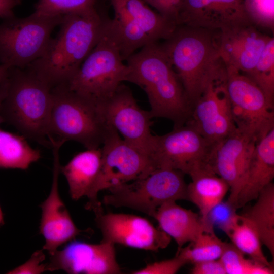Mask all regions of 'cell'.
<instances>
[{
    "label": "cell",
    "instance_id": "8992f818",
    "mask_svg": "<svg viewBox=\"0 0 274 274\" xmlns=\"http://www.w3.org/2000/svg\"><path fill=\"white\" fill-rule=\"evenodd\" d=\"M128 74V67L107 20L99 41L65 84L71 91L98 105L127 81Z\"/></svg>",
    "mask_w": 274,
    "mask_h": 274
},
{
    "label": "cell",
    "instance_id": "ab89813d",
    "mask_svg": "<svg viewBox=\"0 0 274 274\" xmlns=\"http://www.w3.org/2000/svg\"><path fill=\"white\" fill-rule=\"evenodd\" d=\"M9 69L7 67L0 64V83L7 76Z\"/></svg>",
    "mask_w": 274,
    "mask_h": 274
},
{
    "label": "cell",
    "instance_id": "e575fe53",
    "mask_svg": "<svg viewBox=\"0 0 274 274\" xmlns=\"http://www.w3.org/2000/svg\"><path fill=\"white\" fill-rule=\"evenodd\" d=\"M45 255L42 250L35 252L24 263L10 270L8 273L40 274L48 271L47 264L44 263Z\"/></svg>",
    "mask_w": 274,
    "mask_h": 274
},
{
    "label": "cell",
    "instance_id": "30bf717a",
    "mask_svg": "<svg viewBox=\"0 0 274 274\" xmlns=\"http://www.w3.org/2000/svg\"><path fill=\"white\" fill-rule=\"evenodd\" d=\"M62 17L33 12L24 18L4 19L0 24V64L24 68L40 58Z\"/></svg>",
    "mask_w": 274,
    "mask_h": 274
},
{
    "label": "cell",
    "instance_id": "8d00e7d4",
    "mask_svg": "<svg viewBox=\"0 0 274 274\" xmlns=\"http://www.w3.org/2000/svg\"><path fill=\"white\" fill-rule=\"evenodd\" d=\"M191 271L193 274H226L219 259L194 263Z\"/></svg>",
    "mask_w": 274,
    "mask_h": 274
},
{
    "label": "cell",
    "instance_id": "7c38bea8",
    "mask_svg": "<svg viewBox=\"0 0 274 274\" xmlns=\"http://www.w3.org/2000/svg\"><path fill=\"white\" fill-rule=\"evenodd\" d=\"M101 148L100 172L87 196L86 208L93 211L102 207L97 197L100 191L141 179L155 169L150 158L125 141L114 128Z\"/></svg>",
    "mask_w": 274,
    "mask_h": 274
},
{
    "label": "cell",
    "instance_id": "2e32d148",
    "mask_svg": "<svg viewBox=\"0 0 274 274\" xmlns=\"http://www.w3.org/2000/svg\"><path fill=\"white\" fill-rule=\"evenodd\" d=\"M63 144L58 140L51 141L53 155L52 186L47 198L40 205L42 214L40 233L45 239L43 250H46L50 255L60 246L75 239L82 232L75 225L59 194V150Z\"/></svg>",
    "mask_w": 274,
    "mask_h": 274
},
{
    "label": "cell",
    "instance_id": "7a4b0ae2",
    "mask_svg": "<svg viewBox=\"0 0 274 274\" xmlns=\"http://www.w3.org/2000/svg\"><path fill=\"white\" fill-rule=\"evenodd\" d=\"M106 22L96 8L63 16L43 55L27 67L52 88L67 83L99 41Z\"/></svg>",
    "mask_w": 274,
    "mask_h": 274
},
{
    "label": "cell",
    "instance_id": "603a6c76",
    "mask_svg": "<svg viewBox=\"0 0 274 274\" xmlns=\"http://www.w3.org/2000/svg\"><path fill=\"white\" fill-rule=\"evenodd\" d=\"M101 148L87 149L75 155L60 167L69 188L71 198L78 200L87 196L99 173L101 164Z\"/></svg>",
    "mask_w": 274,
    "mask_h": 274
},
{
    "label": "cell",
    "instance_id": "ac0fdd59",
    "mask_svg": "<svg viewBox=\"0 0 274 274\" xmlns=\"http://www.w3.org/2000/svg\"><path fill=\"white\" fill-rule=\"evenodd\" d=\"M251 22L237 23L219 30L220 57L226 67L246 76L252 72L272 37Z\"/></svg>",
    "mask_w": 274,
    "mask_h": 274
},
{
    "label": "cell",
    "instance_id": "3957f363",
    "mask_svg": "<svg viewBox=\"0 0 274 274\" xmlns=\"http://www.w3.org/2000/svg\"><path fill=\"white\" fill-rule=\"evenodd\" d=\"M127 82L146 93L152 118L172 121L174 127L185 125L192 111L179 77L160 45H147L126 60Z\"/></svg>",
    "mask_w": 274,
    "mask_h": 274
},
{
    "label": "cell",
    "instance_id": "484cf974",
    "mask_svg": "<svg viewBox=\"0 0 274 274\" xmlns=\"http://www.w3.org/2000/svg\"><path fill=\"white\" fill-rule=\"evenodd\" d=\"M41 157L40 151L31 147L23 135L0 129V168L26 170Z\"/></svg>",
    "mask_w": 274,
    "mask_h": 274
},
{
    "label": "cell",
    "instance_id": "1f68e13d",
    "mask_svg": "<svg viewBox=\"0 0 274 274\" xmlns=\"http://www.w3.org/2000/svg\"><path fill=\"white\" fill-rule=\"evenodd\" d=\"M251 22L260 29L273 32L274 0H244Z\"/></svg>",
    "mask_w": 274,
    "mask_h": 274
},
{
    "label": "cell",
    "instance_id": "4fadbf2b",
    "mask_svg": "<svg viewBox=\"0 0 274 274\" xmlns=\"http://www.w3.org/2000/svg\"><path fill=\"white\" fill-rule=\"evenodd\" d=\"M97 105L107 122L122 139L149 157L152 118L149 111L139 107L130 88L121 83L110 97Z\"/></svg>",
    "mask_w": 274,
    "mask_h": 274
},
{
    "label": "cell",
    "instance_id": "9a60e30c",
    "mask_svg": "<svg viewBox=\"0 0 274 274\" xmlns=\"http://www.w3.org/2000/svg\"><path fill=\"white\" fill-rule=\"evenodd\" d=\"M226 79L209 84L186 123L215 146L237 130L226 88Z\"/></svg>",
    "mask_w": 274,
    "mask_h": 274
},
{
    "label": "cell",
    "instance_id": "74e56055",
    "mask_svg": "<svg viewBox=\"0 0 274 274\" xmlns=\"http://www.w3.org/2000/svg\"><path fill=\"white\" fill-rule=\"evenodd\" d=\"M21 2L22 0H0V18L6 19L15 16L13 10Z\"/></svg>",
    "mask_w": 274,
    "mask_h": 274
},
{
    "label": "cell",
    "instance_id": "d6a6232c",
    "mask_svg": "<svg viewBox=\"0 0 274 274\" xmlns=\"http://www.w3.org/2000/svg\"><path fill=\"white\" fill-rule=\"evenodd\" d=\"M237 210L228 200L222 201L210 211L203 221L210 228L217 227L227 234L238 215Z\"/></svg>",
    "mask_w": 274,
    "mask_h": 274
},
{
    "label": "cell",
    "instance_id": "d6986e66",
    "mask_svg": "<svg viewBox=\"0 0 274 274\" xmlns=\"http://www.w3.org/2000/svg\"><path fill=\"white\" fill-rule=\"evenodd\" d=\"M251 22L244 0H182L177 25L221 30Z\"/></svg>",
    "mask_w": 274,
    "mask_h": 274
},
{
    "label": "cell",
    "instance_id": "277c9868",
    "mask_svg": "<svg viewBox=\"0 0 274 274\" xmlns=\"http://www.w3.org/2000/svg\"><path fill=\"white\" fill-rule=\"evenodd\" d=\"M8 87L1 108L4 121L25 138L50 146L49 119L52 88L28 67H12L8 72Z\"/></svg>",
    "mask_w": 274,
    "mask_h": 274
},
{
    "label": "cell",
    "instance_id": "f35d334b",
    "mask_svg": "<svg viewBox=\"0 0 274 274\" xmlns=\"http://www.w3.org/2000/svg\"><path fill=\"white\" fill-rule=\"evenodd\" d=\"M7 76L0 83V124L4 122V119L1 114V108L8 89V79Z\"/></svg>",
    "mask_w": 274,
    "mask_h": 274
},
{
    "label": "cell",
    "instance_id": "83f0119b",
    "mask_svg": "<svg viewBox=\"0 0 274 274\" xmlns=\"http://www.w3.org/2000/svg\"><path fill=\"white\" fill-rule=\"evenodd\" d=\"M226 244L214 232H204L187 246L177 251L176 255L183 258L187 263L219 259Z\"/></svg>",
    "mask_w": 274,
    "mask_h": 274
},
{
    "label": "cell",
    "instance_id": "7402d4cb",
    "mask_svg": "<svg viewBox=\"0 0 274 274\" xmlns=\"http://www.w3.org/2000/svg\"><path fill=\"white\" fill-rule=\"evenodd\" d=\"M160 229L173 238L180 250L187 243L195 241L204 232H214L200 215L178 205L176 201L159 207L154 217Z\"/></svg>",
    "mask_w": 274,
    "mask_h": 274
},
{
    "label": "cell",
    "instance_id": "5bb4252c",
    "mask_svg": "<svg viewBox=\"0 0 274 274\" xmlns=\"http://www.w3.org/2000/svg\"><path fill=\"white\" fill-rule=\"evenodd\" d=\"M102 242L158 251L166 248L171 238L146 219L135 215L104 213L102 207L94 211Z\"/></svg>",
    "mask_w": 274,
    "mask_h": 274
},
{
    "label": "cell",
    "instance_id": "f1b7e54d",
    "mask_svg": "<svg viewBox=\"0 0 274 274\" xmlns=\"http://www.w3.org/2000/svg\"><path fill=\"white\" fill-rule=\"evenodd\" d=\"M263 91L268 102L273 106L274 97V38L268 41L257 62L247 76Z\"/></svg>",
    "mask_w": 274,
    "mask_h": 274
},
{
    "label": "cell",
    "instance_id": "4316f807",
    "mask_svg": "<svg viewBox=\"0 0 274 274\" xmlns=\"http://www.w3.org/2000/svg\"><path fill=\"white\" fill-rule=\"evenodd\" d=\"M226 235L231 243L243 253L260 264L273 268L263 252L262 243L257 230L246 217L238 214Z\"/></svg>",
    "mask_w": 274,
    "mask_h": 274
},
{
    "label": "cell",
    "instance_id": "6da1fadb",
    "mask_svg": "<svg viewBox=\"0 0 274 274\" xmlns=\"http://www.w3.org/2000/svg\"><path fill=\"white\" fill-rule=\"evenodd\" d=\"M219 30L178 25L160 46L192 109L211 83L226 78L219 51Z\"/></svg>",
    "mask_w": 274,
    "mask_h": 274
},
{
    "label": "cell",
    "instance_id": "52a82bcc",
    "mask_svg": "<svg viewBox=\"0 0 274 274\" xmlns=\"http://www.w3.org/2000/svg\"><path fill=\"white\" fill-rule=\"evenodd\" d=\"M114 16L108 20L110 30L125 61L139 49L166 40L178 26L143 0H110Z\"/></svg>",
    "mask_w": 274,
    "mask_h": 274
},
{
    "label": "cell",
    "instance_id": "5b68a950",
    "mask_svg": "<svg viewBox=\"0 0 274 274\" xmlns=\"http://www.w3.org/2000/svg\"><path fill=\"white\" fill-rule=\"evenodd\" d=\"M49 140L74 141L87 149L101 146L113 128L95 103L69 89L65 84L52 89Z\"/></svg>",
    "mask_w": 274,
    "mask_h": 274
},
{
    "label": "cell",
    "instance_id": "4dcf8cb0",
    "mask_svg": "<svg viewBox=\"0 0 274 274\" xmlns=\"http://www.w3.org/2000/svg\"><path fill=\"white\" fill-rule=\"evenodd\" d=\"M97 0H38L34 13L45 16H64L96 8Z\"/></svg>",
    "mask_w": 274,
    "mask_h": 274
},
{
    "label": "cell",
    "instance_id": "9c48e42d",
    "mask_svg": "<svg viewBox=\"0 0 274 274\" xmlns=\"http://www.w3.org/2000/svg\"><path fill=\"white\" fill-rule=\"evenodd\" d=\"M216 146L185 124L165 134L153 135L149 157L155 169L178 170L191 177L202 172L215 173Z\"/></svg>",
    "mask_w": 274,
    "mask_h": 274
},
{
    "label": "cell",
    "instance_id": "8fae6325",
    "mask_svg": "<svg viewBox=\"0 0 274 274\" xmlns=\"http://www.w3.org/2000/svg\"><path fill=\"white\" fill-rule=\"evenodd\" d=\"M226 88L238 131L258 143L274 128L273 106L250 78L226 67Z\"/></svg>",
    "mask_w": 274,
    "mask_h": 274
},
{
    "label": "cell",
    "instance_id": "60d3db41",
    "mask_svg": "<svg viewBox=\"0 0 274 274\" xmlns=\"http://www.w3.org/2000/svg\"><path fill=\"white\" fill-rule=\"evenodd\" d=\"M4 223V217L2 211L0 207V226H2Z\"/></svg>",
    "mask_w": 274,
    "mask_h": 274
},
{
    "label": "cell",
    "instance_id": "ba28073f",
    "mask_svg": "<svg viewBox=\"0 0 274 274\" xmlns=\"http://www.w3.org/2000/svg\"><path fill=\"white\" fill-rule=\"evenodd\" d=\"M184 175L173 169H154L143 178L109 188V193L104 196L102 203L131 208L154 218L162 204L187 200Z\"/></svg>",
    "mask_w": 274,
    "mask_h": 274
},
{
    "label": "cell",
    "instance_id": "836d02e7",
    "mask_svg": "<svg viewBox=\"0 0 274 274\" xmlns=\"http://www.w3.org/2000/svg\"><path fill=\"white\" fill-rule=\"evenodd\" d=\"M187 264L178 255L170 259L148 264L143 268L134 271L133 274H174Z\"/></svg>",
    "mask_w": 274,
    "mask_h": 274
},
{
    "label": "cell",
    "instance_id": "f546056e",
    "mask_svg": "<svg viewBox=\"0 0 274 274\" xmlns=\"http://www.w3.org/2000/svg\"><path fill=\"white\" fill-rule=\"evenodd\" d=\"M231 243H227L219 258L226 274H273V268L247 258Z\"/></svg>",
    "mask_w": 274,
    "mask_h": 274
},
{
    "label": "cell",
    "instance_id": "d590c367",
    "mask_svg": "<svg viewBox=\"0 0 274 274\" xmlns=\"http://www.w3.org/2000/svg\"><path fill=\"white\" fill-rule=\"evenodd\" d=\"M158 13L177 25L179 11L182 0H143Z\"/></svg>",
    "mask_w": 274,
    "mask_h": 274
},
{
    "label": "cell",
    "instance_id": "ffe728a7",
    "mask_svg": "<svg viewBox=\"0 0 274 274\" xmlns=\"http://www.w3.org/2000/svg\"><path fill=\"white\" fill-rule=\"evenodd\" d=\"M257 143L237 129L216 147L214 171L228 184L230 195L227 200L234 206Z\"/></svg>",
    "mask_w": 274,
    "mask_h": 274
},
{
    "label": "cell",
    "instance_id": "d4e9b609",
    "mask_svg": "<svg viewBox=\"0 0 274 274\" xmlns=\"http://www.w3.org/2000/svg\"><path fill=\"white\" fill-rule=\"evenodd\" d=\"M256 202L242 214L254 225L261 242L274 258V184L266 186Z\"/></svg>",
    "mask_w": 274,
    "mask_h": 274
},
{
    "label": "cell",
    "instance_id": "e0dca14e",
    "mask_svg": "<svg viewBox=\"0 0 274 274\" xmlns=\"http://www.w3.org/2000/svg\"><path fill=\"white\" fill-rule=\"evenodd\" d=\"M50 255L48 271L62 270L68 273L118 274L120 267L114 244L101 241L90 244L74 239Z\"/></svg>",
    "mask_w": 274,
    "mask_h": 274
},
{
    "label": "cell",
    "instance_id": "cb8c5ba5",
    "mask_svg": "<svg viewBox=\"0 0 274 274\" xmlns=\"http://www.w3.org/2000/svg\"><path fill=\"white\" fill-rule=\"evenodd\" d=\"M191 178L187 187V200L198 208L203 220L210 211L223 201L229 186L213 173L202 172Z\"/></svg>",
    "mask_w": 274,
    "mask_h": 274
},
{
    "label": "cell",
    "instance_id": "44dd1931",
    "mask_svg": "<svg viewBox=\"0 0 274 274\" xmlns=\"http://www.w3.org/2000/svg\"><path fill=\"white\" fill-rule=\"evenodd\" d=\"M273 178L274 128L256 145L235 200L236 208L256 199Z\"/></svg>",
    "mask_w": 274,
    "mask_h": 274
}]
</instances>
